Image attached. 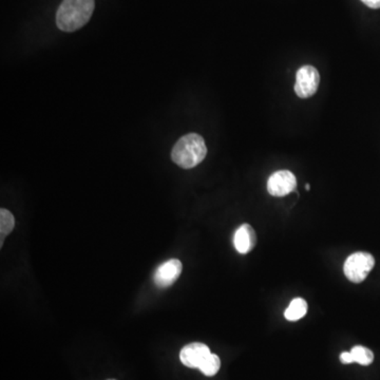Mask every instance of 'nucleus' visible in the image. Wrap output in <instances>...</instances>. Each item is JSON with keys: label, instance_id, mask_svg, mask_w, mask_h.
I'll use <instances>...</instances> for the list:
<instances>
[{"label": "nucleus", "instance_id": "obj_10", "mask_svg": "<svg viewBox=\"0 0 380 380\" xmlns=\"http://www.w3.org/2000/svg\"><path fill=\"white\" fill-rule=\"evenodd\" d=\"M14 226H15L14 216L9 210L1 208L0 210V234H1V243L0 244L1 246L3 244V238L14 230Z\"/></svg>", "mask_w": 380, "mask_h": 380}, {"label": "nucleus", "instance_id": "obj_3", "mask_svg": "<svg viewBox=\"0 0 380 380\" xmlns=\"http://www.w3.org/2000/svg\"><path fill=\"white\" fill-rule=\"evenodd\" d=\"M375 266V259L369 252H355L345 261L343 272L351 282L361 283L365 281L368 275Z\"/></svg>", "mask_w": 380, "mask_h": 380}, {"label": "nucleus", "instance_id": "obj_9", "mask_svg": "<svg viewBox=\"0 0 380 380\" xmlns=\"http://www.w3.org/2000/svg\"><path fill=\"white\" fill-rule=\"evenodd\" d=\"M307 303L304 299L296 298L290 303L288 309L285 311V318L288 321H297L303 318L306 315Z\"/></svg>", "mask_w": 380, "mask_h": 380}, {"label": "nucleus", "instance_id": "obj_5", "mask_svg": "<svg viewBox=\"0 0 380 380\" xmlns=\"http://www.w3.org/2000/svg\"><path fill=\"white\" fill-rule=\"evenodd\" d=\"M297 180L290 171L273 173L268 181V191L273 197H285L296 190Z\"/></svg>", "mask_w": 380, "mask_h": 380}, {"label": "nucleus", "instance_id": "obj_14", "mask_svg": "<svg viewBox=\"0 0 380 380\" xmlns=\"http://www.w3.org/2000/svg\"><path fill=\"white\" fill-rule=\"evenodd\" d=\"M361 1L371 9H380V0H361Z\"/></svg>", "mask_w": 380, "mask_h": 380}, {"label": "nucleus", "instance_id": "obj_12", "mask_svg": "<svg viewBox=\"0 0 380 380\" xmlns=\"http://www.w3.org/2000/svg\"><path fill=\"white\" fill-rule=\"evenodd\" d=\"M220 367H221V361H220L219 356L211 353L202 363L199 370L204 375L215 376L219 372Z\"/></svg>", "mask_w": 380, "mask_h": 380}, {"label": "nucleus", "instance_id": "obj_15", "mask_svg": "<svg viewBox=\"0 0 380 380\" xmlns=\"http://www.w3.org/2000/svg\"><path fill=\"white\" fill-rule=\"evenodd\" d=\"M310 188L311 187H310V185H309V184H306V185H305V189L309 190L310 189Z\"/></svg>", "mask_w": 380, "mask_h": 380}, {"label": "nucleus", "instance_id": "obj_2", "mask_svg": "<svg viewBox=\"0 0 380 380\" xmlns=\"http://www.w3.org/2000/svg\"><path fill=\"white\" fill-rule=\"evenodd\" d=\"M207 155V147L203 137L197 133L184 135L171 151L173 163L184 169H193L203 162Z\"/></svg>", "mask_w": 380, "mask_h": 380}, {"label": "nucleus", "instance_id": "obj_13", "mask_svg": "<svg viewBox=\"0 0 380 380\" xmlns=\"http://www.w3.org/2000/svg\"><path fill=\"white\" fill-rule=\"evenodd\" d=\"M340 361L343 363H345V365H349V363H353L354 359L353 356H352L351 352H345V353L341 354Z\"/></svg>", "mask_w": 380, "mask_h": 380}, {"label": "nucleus", "instance_id": "obj_1", "mask_svg": "<svg viewBox=\"0 0 380 380\" xmlns=\"http://www.w3.org/2000/svg\"><path fill=\"white\" fill-rule=\"evenodd\" d=\"M94 0H62L56 13V25L64 32L84 27L94 11Z\"/></svg>", "mask_w": 380, "mask_h": 380}, {"label": "nucleus", "instance_id": "obj_7", "mask_svg": "<svg viewBox=\"0 0 380 380\" xmlns=\"http://www.w3.org/2000/svg\"><path fill=\"white\" fill-rule=\"evenodd\" d=\"M210 354L209 347L204 343H189L180 352V361L185 367L199 369Z\"/></svg>", "mask_w": 380, "mask_h": 380}, {"label": "nucleus", "instance_id": "obj_6", "mask_svg": "<svg viewBox=\"0 0 380 380\" xmlns=\"http://www.w3.org/2000/svg\"><path fill=\"white\" fill-rule=\"evenodd\" d=\"M182 270H183V266L181 261L178 259H171L162 264L155 270L153 281L159 288H169L181 276Z\"/></svg>", "mask_w": 380, "mask_h": 380}, {"label": "nucleus", "instance_id": "obj_8", "mask_svg": "<svg viewBox=\"0 0 380 380\" xmlns=\"http://www.w3.org/2000/svg\"><path fill=\"white\" fill-rule=\"evenodd\" d=\"M256 232L250 224H243L234 232V248L240 254H245L252 252V248L256 245Z\"/></svg>", "mask_w": 380, "mask_h": 380}, {"label": "nucleus", "instance_id": "obj_16", "mask_svg": "<svg viewBox=\"0 0 380 380\" xmlns=\"http://www.w3.org/2000/svg\"><path fill=\"white\" fill-rule=\"evenodd\" d=\"M109 380H115V379H109Z\"/></svg>", "mask_w": 380, "mask_h": 380}, {"label": "nucleus", "instance_id": "obj_11", "mask_svg": "<svg viewBox=\"0 0 380 380\" xmlns=\"http://www.w3.org/2000/svg\"><path fill=\"white\" fill-rule=\"evenodd\" d=\"M351 353L353 356L354 363H359L361 365H369L373 363V352L367 347L356 345L351 349Z\"/></svg>", "mask_w": 380, "mask_h": 380}, {"label": "nucleus", "instance_id": "obj_4", "mask_svg": "<svg viewBox=\"0 0 380 380\" xmlns=\"http://www.w3.org/2000/svg\"><path fill=\"white\" fill-rule=\"evenodd\" d=\"M320 76L315 67L306 64L301 67L296 74L295 92L300 98H309L318 90Z\"/></svg>", "mask_w": 380, "mask_h": 380}]
</instances>
